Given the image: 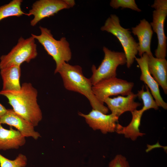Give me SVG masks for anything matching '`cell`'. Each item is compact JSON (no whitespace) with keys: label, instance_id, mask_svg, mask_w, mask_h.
Returning a JSON list of instances; mask_svg holds the SVG:
<instances>
[{"label":"cell","instance_id":"1","mask_svg":"<svg viewBox=\"0 0 167 167\" xmlns=\"http://www.w3.org/2000/svg\"><path fill=\"white\" fill-rule=\"evenodd\" d=\"M38 92L29 83L22 84L19 90H2L0 95L6 97L13 110L34 127L42 118L41 110L37 102Z\"/></svg>","mask_w":167,"mask_h":167},{"label":"cell","instance_id":"2","mask_svg":"<svg viewBox=\"0 0 167 167\" xmlns=\"http://www.w3.org/2000/svg\"><path fill=\"white\" fill-rule=\"evenodd\" d=\"M63 80L65 88L78 92L85 96L89 101L92 109L107 114L109 109L94 95L93 86L90 79L84 75L79 65H72L64 62L58 71Z\"/></svg>","mask_w":167,"mask_h":167},{"label":"cell","instance_id":"3","mask_svg":"<svg viewBox=\"0 0 167 167\" xmlns=\"http://www.w3.org/2000/svg\"><path fill=\"white\" fill-rule=\"evenodd\" d=\"M39 28L41 32L40 35L32 34L31 36L38 41L54 60L56 64L54 73H57L62 65L71 58L69 43L65 37H62L59 40H56L51 31L47 28L40 26Z\"/></svg>","mask_w":167,"mask_h":167},{"label":"cell","instance_id":"4","mask_svg":"<svg viewBox=\"0 0 167 167\" xmlns=\"http://www.w3.org/2000/svg\"><path fill=\"white\" fill-rule=\"evenodd\" d=\"M120 22L117 15L111 14L101 30L111 33L119 40L123 48L126 58V66L129 68L133 64L136 55L138 54V44L131 35L130 29L122 27Z\"/></svg>","mask_w":167,"mask_h":167},{"label":"cell","instance_id":"5","mask_svg":"<svg viewBox=\"0 0 167 167\" xmlns=\"http://www.w3.org/2000/svg\"><path fill=\"white\" fill-rule=\"evenodd\" d=\"M35 40L32 36L26 39L21 37L8 54L1 57L0 69L12 66H20L23 62H29L36 58L37 52Z\"/></svg>","mask_w":167,"mask_h":167},{"label":"cell","instance_id":"6","mask_svg":"<svg viewBox=\"0 0 167 167\" xmlns=\"http://www.w3.org/2000/svg\"><path fill=\"white\" fill-rule=\"evenodd\" d=\"M103 50L104 57L101 64L97 68L94 65L92 67V75L89 79L93 85L101 80L116 77L117 67L126 64L124 53L112 51L105 46Z\"/></svg>","mask_w":167,"mask_h":167},{"label":"cell","instance_id":"7","mask_svg":"<svg viewBox=\"0 0 167 167\" xmlns=\"http://www.w3.org/2000/svg\"><path fill=\"white\" fill-rule=\"evenodd\" d=\"M153 11L152 21L150 24L158 39V45L155 50L156 58H165L167 51V37L164 31V23L167 15V0H155L151 6Z\"/></svg>","mask_w":167,"mask_h":167},{"label":"cell","instance_id":"8","mask_svg":"<svg viewBox=\"0 0 167 167\" xmlns=\"http://www.w3.org/2000/svg\"><path fill=\"white\" fill-rule=\"evenodd\" d=\"M134 83L116 77L104 79L93 85L94 95L101 102L107 98L119 94L127 96L132 92Z\"/></svg>","mask_w":167,"mask_h":167},{"label":"cell","instance_id":"9","mask_svg":"<svg viewBox=\"0 0 167 167\" xmlns=\"http://www.w3.org/2000/svg\"><path fill=\"white\" fill-rule=\"evenodd\" d=\"M75 4L74 0H39L33 4L27 15H33L30 24L34 26L45 18L54 16L62 10L72 7Z\"/></svg>","mask_w":167,"mask_h":167},{"label":"cell","instance_id":"10","mask_svg":"<svg viewBox=\"0 0 167 167\" xmlns=\"http://www.w3.org/2000/svg\"><path fill=\"white\" fill-rule=\"evenodd\" d=\"M78 113L94 130H99L104 134L116 131L119 117L112 113L107 114L93 109L88 114L80 112Z\"/></svg>","mask_w":167,"mask_h":167},{"label":"cell","instance_id":"11","mask_svg":"<svg viewBox=\"0 0 167 167\" xmlns=\"http://www.w3.org/2000/svg\"><path fill=\"white\" fill-rule=\"evenodd\" d=\"M148 55L146 53H144L140 58L136 57L135 58L141 70L140 79L150 89L157 106L166 109L167 103L164 101L161 96L159 85L149 71L148 66Z\"/></svg>","mask_w":167,"mask_h":167},{"label":"cell","instance_id":"12","mask_svg":"<svg viewBox=\"0 0 167 167\" xmlns=\"http://www.w3.org/2000/svg\"><path fill=\"white\" fill-rule=\"evenodd\" d=\"M0 124H6L16 128L24 137H32L35 139L41 137L34 129V126L13 109H7V112L0 118Z\"/></svg>","mask_w":167,"mask_h":167},{"label":"cell","instance_id":"13","mask_svg":"<svg viewBox=\"0 0 167 167\" xmlns=\"http://www.w3.org/2000/svg\"><path fill=\"white\" fill-rule=\"evenodd\" d=\"M137 97L136 94L132 92L126 97L118 96L113 98H107L104 103L107 105L111 113L119 117L126 112H131L137 109L141 105V104L135 101Z\"/></svg>","mask_w":167,"mask_h":167},{"label":"cell","instance_id":"14","mask_svg":"<svg viewBox=\"0 0 167 167\" xmlns=\"http://www.w3.org/2000/svg\"><path fill=\"white\" fill-rule=\"evenodd\" d=\"M131 29L132 32L134 35L137 36L139 40L138 51L139 55L141 57L144 53L149 56L153 55L150 46L153 32L150 23L143 19Z\"/></svg>","mask_w":167,"mask_h":167},{"label":"cell","instance_id":"15","mask_svg":"<svg viewBox=\"0 0 167 167\" xmlns=\"http://www.w3.org/2000/svg\"><path fill=\"white\" fill-rule=\"evenodd\" d=\"M148 68L150 74L167 94V61L165 58L148 56Z\"/></svg>","mask_w":167,"mask_h":167},{"label":"cell","instance_id":"16","mask_svg":"<svg viewBox=\"0 0 167 167\" xmlns=\"http://www.w3.org/2000/svg\"><path fill=\"white\" fill-rule=\"evenodd\" d=\"M26 143L25 137L18 130L5 129L0 124V150L18 149Z\"/></svg>","mask_w":167,"mask_h":167},{"label":"cell","instance_id":"17","mask_svg":"<svg viewBox=\"0 0 167 167\" xmlns=\"http://www.w3.org/2000/svg\"><path fill=\"white\" fill-rule=\"evenodd\" d=\"M144 112L142 109L131 112L132 118L130 123L126 126H123L118 123L115 132L123 135L126 138L133 141H135L138 137L143 136L145 134L140 132L139 127Z\"/></svg>","mask_w":167,"mask_h":167},{"label":"cell","instance_id":"18","mask_svg":"<svg viewBox=\"0 0 167 167\" xmlns=\"http://www.w3.org/2000/svg\"><path fill=\"white\" fill-rule=\"evenodd\" d=\"M20 66H12L0 69L2 80V90H19L21 86L19 79Z\"/></svg>","mask_w":167,"mask_h":167},{"label":"cell","instance_id":"19","mask_svg":"<svg viewBox=\"0 0 167 167\" xmlns=\"http://www.w3.org/2000/svg\"><path fill=\"white\" fill-rule=\"evenodd\" d=\"M22 0H13L9 3L0 6V21L6 18L19 17L27 15L21 8Z\"/></svg>","mask_w":167,"mask_h":167},{"label":"cell","instance_id":"20","mask_svg":"<svg viewBox=\"0 0 167 167\" xmlns=\"http://www.w3.org/2000/svg\"><path fill=\"white\" fill-rule=\"evenodd\" d=\"M145 87L146 91L144 90V86H143L141 89L138 91L136 94L137 96L143 102V105L142 109L144 112L151 109H153L156 110L158 109L159 107L153 99L152 94L149 91V88L146 85Z\"/></svg>","mask_w":167,"mask_h":167},{"label":"cell","instance_id":"21","mask_svg":"<svg viewBox=\"0 0 167 167\" xmlns=\"http://www.w3.org/2000/svg\"><path fill=\"white\" fill-rule=\"evenodd\" d=\"M27 162L26 156L21 153L13 160H9L0 154V167H24Z\"/></svg>","mask_w":167,"mask_h":167},{"label":"cell","instance_id":"22","mask_svg":"<svg viewBox=\"0 0 167 167\" xmlns=\"http://www.w3.org/2000/svg\"><path fill=\"white\" fill-rule=\"evenodd\" d=\"M110 6L113 8L117 9L119 7L122 9L128 8L137 12H141L135 0H111L110 2Z\"/></svg>","mask_w":167,"mask_h":167},{"label":"cell","instance_id":"23","mask_svg":"<svg viewBox=\"0 0 167 167\" xmlns=\"http://www.w3.org/2000/svg\"><path fill=\"white\" fill-rule=\"evenodd\" d=\"M108 167H130L126 158L121 154L117 155L109 162Z\"/></svg>","mask_w":167,"mask_h":167},{"label":"cell","instance_id":"24","mask_svg":"<svg viewBox=\"0 0 167 167\" xmlns=\"http://www.w3.org/2000/svg\"><path fill=\"white\" fill-rule=\"evenodd\" d=\"M7 110V109L0 103V118L5 114Z\"/></svg>","mask_w":167,"mask_h":167}]
</instances>
